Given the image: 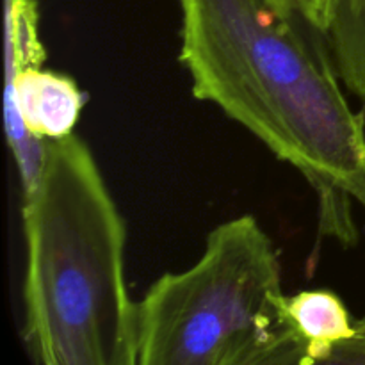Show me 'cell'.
<instances>
[{
  "label": "cell",
  "mask_w": 365,
  "mask_h": 365,
  "mask_svg": "<svg viewBox=\"0 0 365 365\" xmlns=\"http://www.w3.org/2000/svg\"><path fill=\"white\" fill-rule=\"evenodd\" d=\"M180 63L195 98L223 110L317 196L321 234L359 242L365 123L346 98L327 43L271 0H177Z\"/></svg>",
  "instance_id": "obj_1"
},
{
  "label": "cell",
  "mask_w": 365,
  "mask_h": 365,
  "mask_svg": "<svg viewBox=\"0 0 365 365\" xmlns=\"http://www.w3.org/2000/svg\"><path fill=\"white\" fill-rule=\"evenodd\" d=\"M24 339L38 365H138L127 227L89 146L46 139L24 195Z\"/></svg>",
  "instance_id": "obj_2"
},
{
  "label": "cell",
  "mask_w": 365,
  "mask_h": 365,
  "mask_svg": "<svg viewBox=\"0 0 365 365\" xmlns=\"http://www.w3.org/2000/svg\"><path fill=\"white\" fill-rule=\"evenodd\" d=\"M285 303L271 235L252 214L225 221L138 303V365H255L294 334Z\"/></svg>",
  "instance_id": "obj_3"
},
{
  "label": "cell",
  "mask_w": 365,
  "mask_h": 365,
  "mask_svg": "<svg viewBox=\"0 0 365 365\" xmlns=\"http://www.w3.org/2000/svg\"><path fill=\"white\" fill-rule=\"evenodd\" d=\"M285 312L294 334L312 355H324L356 334V321L341 296L330 289L287 296Z\"/></svg>",
  "instance_id": "obj_4"
},
{
  "label": "cell",
  "mask_w": 365,
  "mask_h": 365,
  "mask_svg": "<svg viewBox=\"0 0 365 365\" xmlns=\"http://www.w3.org/2000/svg\"><path fill=\"white\" fill-rule=\"evenodd\" d=\"M255 365H365V335L356 330L348 341L324 355H312L296 334L271 349Z\"/></svg>",
  "instance_id": "obj_5"
},
{
  "label": "cell",
  "mask_w": 365,
  "mask_h": 365,
  "mask_svg": "<svg viewBox=\"0 0 365 365\" xmlns=\"http://www.w3.org/2000/svg\"><path fill=\"white\" fill-rule=\"evenodd\" d=\"M284 13L299 18L327 43L335 16L337 0H271Z\"/></svg>",
  "instance_id": "obj_6"
},
{
  "label": "cell",
  "mask_w": 365,
  "mask_h": 365,
  "mask_svg": "<svg viewBox=\"0 0 365 365\" xmlns=\"http://www.w3.org/2000/svg\"><path fill=\"white\" fill-rule=\"evenodd\" d=\"M356 330H359L360 334L365 335V317H364V319L356 321Z\"/></svg>",
  "instance_id": "obj_7"
}]
</instances>
